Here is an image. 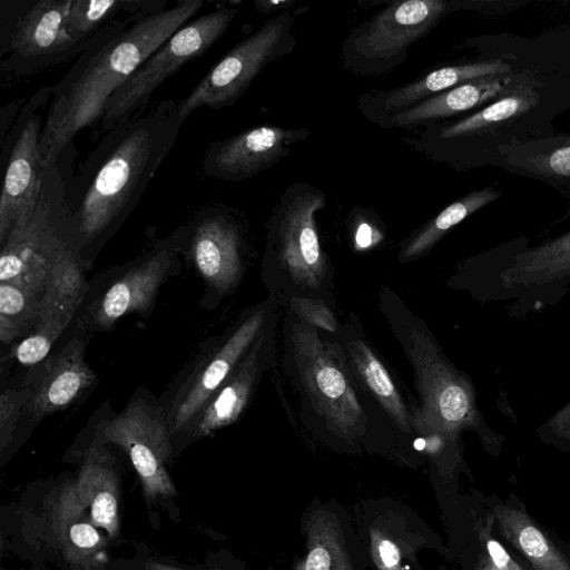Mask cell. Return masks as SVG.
Here are the masks:
<instances>
[{
	"instance_id": "1",
	"label": "cell",
	"mask_w": 570,
	"mask_h": 570,
	"mask_svg": "<svg viewBox=\"0 0 570 570\" xmlns=\"http://www.w3.org/2000/svg\"><path fill=\"white\" fill-rule=\"evenodd\" d=\"M204 4L203 0H181L156 13L120 18L89 39L52 86L40 141L47 167L58 164L81 130L100 122L115 92Z\"/></svg>"
},
{
	"instance_id": "2",
	"label": "cell",
	"mask_w": 570,
	"mask_h": 570,
	"mask_svg": "<svg viewBox=\"0 0 570 570\" xmlns=\"http://www.w3.org/2000/svg\"><path fill=\"white\" fill-rule=\"evenodd\" d=\"M181 120L170 99L105 132L66 188L80 247L108 237L127 219L175 146Z\"/></svg>"
},
{
	"instance_id": "3",
	"label": "cell",
	"mask_w": 570,
	"mask_h": 570,
	"mask_svg": "<svg viewBox=\"0 0 570 570\" xmlns=\"http://www.w3.org/2000/svg\"><path fill=\"white\" fill-rule=\"evenodd\" d=\"M570 110V75L539 71L514 91L442 126L438 139L459 169L493 166L500 149L546 138Z\"/></svg>"
},
{
	"instance_id": "4",
	"label": "cell",
	"mask_w": 570,
	"mask_h": 570,
	"mask_svg": "<svg viewBox=\"0 0 570 570\" xmlns=\"http://www.w3.org/2000/svg\"><path fill=\"white\" fill-rule=\"evenodd\" d=\"M238 12L223 7L202 14L177 30L115 92L99 122L106 132L147 109L151 96L189 61L204 56L226 32Z\"/></svg>"
},
{
	"instance_id": "5",
	"label": "cell",
	"mask_w": 570,
	"mask_h": 570,
	"mask_svg": "<svg viewBox=\"0 0 570 570\" xmlns=\"http://www.w3.org/2000/svg\"><path fill=\"white\" fill-rule=\"evenodd\" d=\"M51 94L52 86L35 92L1 137V245L13 229L32 218L41 197L47 170L40 151L42 111L48 107Z\"/></svg>"
},
{
	"instance_id": "6",
	"label": "cell",
	"mask_w": 570,
	"mask_h": 570,
	"mask_svg": "<svg viewBox=\"0 0 570 570\" xmlns=\"http://www.w3.org/2000/svg\"><path fill=\"white\" fill-rule=\"evenodd\" d=\"M451 10L452 1L444 0L392 2L347 36L342 43L344 66L360 75L391 71Z\"/></svg>"
},
{
	"instance_id": "7",
	"label": "cell",
	"mask_w": 570,
	"mask_h": 570,
	"mask_svg": "<svg viewBox=\"0 0 570 570\" xmlns=\"http://www.w3.org/2000/svg\"><path fill=\"white\" fill-rule=\"evenodd\" d=\"M294 18L289 11L276 16L226 52L177 104L181 120L200 108L233 106L267 65L291 52Z\"/></svg>"
},
{
	"instance_id": "8",
	"label": "cell",
	"mask_w": 570,
	"mask_h": 570,
	"mask_svg": "<svg viewBox=\"0 0 570 570\" xmlns=\"http://www.w3.org/2000/svg\"><path fill=\"white\" fill-rule=\"evenodd\" d=\"M291 340L301 381L316 412L342 438L353 439L364 432V410L331 346L304 323L292 326Z\"/></svg>"
},
{
	"instance_id": "9",
	"label": "cell",
	"mask_w": 570,
	"mask_h": 570,
	"mask_svg": "<svg viewBox=\"0 0 570 570\" xmlns=\"http://www.w3.org/2000/svg\"><path fill=\"white\" fill-rule=\"evenodd\" d=\"M72 0H39L13 21L2 46L1 71L26 77L78 57L87 43L75 40L66 21Z\"/></svg>"
},
{
	"instance_id": "10",
	"label": "cell",
	"mask_w": 570,
	"mask_h": 570,
	"mask_svg": "<svg viewBox=\"0 0 570 570\" xmlns=\"http://www.w3.org/2000/svg\"><path fill=\"white\" fill-rule=\"evenodd\" d=\"M325 204L322 190L296 183L281 195L271 220L283 266L296 284L308 288H317L325 273L315 218Z\"/></svg>"
},
{
	"instance_id": "11",
	"label": "cell",
	"mask_w": 570,
	"mask_h": 570,
	"mask_svg": "<svg viewBox=\"0 0 570 570\" xmlns=\"http://www.w3.org/2000/svg\"><path fill=\"white\" fill-rule=\"evenodd\" d=\"M169 432L167 421L141 403L130 404L102 430L107 441L128 454L149 501L176 494L165 466L170 454Z\"/></svg>"
},
{
	"instance_id": "12",
	"label": "cell",
	"mask_w": 570,
	"mask_h": 570,
	"mask_svg": "<svg viewBox=\"0 0 570 570\" xmlns=\"http://www.w3.org/2000/svg\"><path fill=\"white\" fill-rule=\"evenodd\" d=\"M407 351L415 367L423 407L419 412L443 432H453L472 420V399L465 382L443 360L430 336L413 331Z\"/></svg>"
},
{
	"instance_id": "13",
	"label": "cell",
	"mask_w": 570,
	"mask_h": 570,
	"mask_svg": "<svg viewBox=\"0 0 570 570\" xmlns=\"http://www.w3.org/2000/svg\"><path fill=\"white\" fill-rule=\"evenodd\" d=\"M308 135L306 129L259 126L212 141L202 159L208 177L242 181L273 167L291 153V147Z\"/></svg>"
},
{
	"instance_id": "14",
	"label": "cell",
	"mask_w": 570,
	"mask_h": 570,
	"mask_svg": "<svg viewBox=\"0 0 570 570\" xmlns=\"http://www.w3.org/2000/svg\"><path fill=\"white\" fill-rule=\"evenodd\" d=\"M540 70L521 67L507 73L482 77L432 96L407 109L394 112L383 124L409 128L426 121L463 116L514 91Z\"/></svg>"
},
{
	"instance_id": "15",
	"label": "cell",
	"mask_w": 570,
	"mask_h": 570,
	"mask_svg": "<svg viewBox=\"0 0 570 570\" xmlns=\"http://www.w3.org/2000/svg\"><path fill=\"white\" fill-rule=\"evenodd\" d=\"M189 227L195 266L212 286L227 292L242 274L240 233L235 218L223 206H207Z\"/></svg>"
},
{
	"instance_id": "16",
	"label": "cell",
	"mask_w": 570,
	"mask_h": 570,
	"mask_svg": "<svg viewBox=\"0 0 570 570\" xmlns=\"http://www.w3.org/2000/svg\"><path fill=\"white\" fill-rule=\"evenodd\" d=\"M264 309H257L229 336L175 400L167 419L173 433L186 430L205 403L224 384L258 337Z\"/></svg>"
},
{
	"instance_id": "17",
	"label": "cell",
	"mask_w": 570,
	"mask_h": 570,
	"mask_svg": "<svg viewBox=\"0 0 570 570\" xmlns=\"http://www.w3.org/2000/svg\"><path fill=\"white\" fill-rule=\"evenodd\" d=\"M494 167L509 174L547 184L564 199L567 208L556 222L570 218V134L559 132L523 144L503 147Z\"/></svg>"
},
{
	"instance_id": "18",
	"label": "cell",
	"mask_w": 570,
	"mask_h": 570,
	"mask_svg": "<svg viewBox=\"0 0 570 570\" xmlns=\"http://www.w3.org/2000/svg\"><path fill=\"white\" fill-rule=\"evenodd\" d=\"M96 380L83 358V346L78 338L70 341L57 355L50 357L28 390L27 401L36 420L57 412L73 402Z\"/></svg>"
},
{
	"instance_id": "19",
	"label": "cell",
	"mask_w": 570,
	"mask_h": 570,
	"mask_svg": "<svg viewBox=\"0 0 570 570\" xmlns=\"http://www.w3.org/2000/svg\"><path fill=\"white\" fill-rule=\"evenodd\" d=\"M518 68L521 66L509 55L445 66L404 86L380 91L372 99L380 107L381 117L385 118L468 81Z\"/></svg>"
},
{
	"instance_id": "20",
	"label": "cell",
	"mask_w": 570,
	"mask_h": 570,
	"mask_svg": "<svg viewBox=\"0 0 570 570\" xmlns=\"http://www.w3.org/2000/svg\"><path fill=\"white\" fill-rule=\"evenodd\" d=\"M171 261L173 253L160 248L131 268L104 294L95 312V322L109 327L130 312L149 308Z\"/></svg>"
},
{
	"instance_id": "21",
	"label": "cell",
	"mask_w": 570,
	"mask_h": 570,
	"mask_svg": "<svg viewBox=\"0 0 570 570\" xmlns=\"http://www.w3.org/2000/svg\"><path fill=\"white\" fill-rule=\"evenodd\" d=\"M263 343L264 336L258 335L229 377L191 421L187 428L190 434L209 435L239 417L254 389Z\"/></svg>"
},
{
	"instance_id": "22",
	"label": "cell",
	"mask_w": 570,
	"mask_h": 570,
	"mask_svg": "<svg viewBox=\"0 0 570 570\" xmlns=\"http://www.w3.org/2000/svg\"><path fill=\"white\" fill-rule=\"evenodd\" d=\"M52 524L68 561L81 570L98 567L105 540L82 504L75 482L65 487L56 501Z\"/></svg>"
},
{
	"instance_id": "23",
	"label": "cell",
	"mask_w": 570,
	"mask_h": 570,
	"mask_svg": "<svg viewBox=\"0 0 570 570\" xmlns=\"http://www.w3.org/2000/svg\"><path fill=\"white\" fill-rule=\"evenodd\" d=\"M569 275L570 229L534 247L518 252L501 276L512 285H535Z\"/></svg>"
},
{
	"instance_id": "24",
	"label": "cell",
	"mask_w": 570,
	"mask_h": 570,
	"mask_svg": "<svg viewBox=\"0 0 570 570\" xmlns=\"http://www.w3.org/2000/svg\"><path fill=\"white\" fill-rule=\"evenodd\" d=\"M92 523L115 538L119 530L118 487L114 471L97 455L85 460L75 482Z\"/></svg>"
},
{
	"instance_id": "25",
	"label": "cell",
	"mask_w": 570,
	"mask_h": 570,
	"mask_svg": "<svg viewBox=\"0 0 570 570\" xmlns=\"http://www.w3.org/2000/svg\"><path fill=\"white\" fill-rule=\"evenodd\" d=\"M166 0H72L66 28L77 41L87 43L114 20L144 17L167 9Z\"/></svg>"
},
{
	"instance_id": "26",
	"label": "cell",
	"mask_w": 570,
	"mask_h": 570,
	"mask_svg": "<svg viewBox=\"0 0 570 570\" xmlns=\"http://www.w3.org/2000/svg\"><path fill=\"white\" fill-rule=\"evenodd\" d=\"M503 190L489 185L468 193L422 226L401 250L402 261H411L424 255L454 226L498 200Z\"/></svg>"
},
{
	"instance_id": "27",
	"label": "cell",
	"mask_w": 570,
	"mask_h": 570,
	"mask_svg": "<svg viewBox=\"0 0 570 570\" xmlns=\"http://www.w3.org/2000/svg\"><path fill=\"white\" fill-rule=\"evenodd\" d=\"M353 371L363 385L382 405L393 422L404 432L411 431V416L386 368L373 351L361 340L347 344Z\"/></svg>"
},
{
	"instance_id": "28",
	"label": "cell",
	"mask_w": 570,
	"mask_h": 570,
	"mask_svg": "<svg viewBox=\"0 0 570 570\" xmlns=\"http://www.w3.org/2000/svg\"><path fill=\"white\" fill-rule=\"evenodd\" d=\"M306 553L295 570H353L338 523L328 512H315L307 522Z\"/></svg>"
},
{
	"instance_id": "29",
	"label": "cell",
	"mask_w": 570,
	"mask_h": 570,
	"mask_svg": "<svg viewBox=\"0 0 570 570\" xmlns=\"http://www.w3.org/2000/svg\"><path fill=\"white\" fill-rule=\"evenodd\" d=\"M40 298L9 283H0V340L10 343L37 325Z\"/></svg>"
},
{
	"instance_id": "30",
	"label": "cell",
	"mask_w": 570,
	"mask_h": 570,
	"mask_svg": "<svg viewBox=\"0 0 570 570\" xmlns=\"http://www.w3.org/2000/svg\"><path fill=\"white\" fill-rule=\"evenodd\" d=\"M70 320L69 317H57L38 323L36 332L16 346L13 353L18 362L23 365H32L42 361Z\"/></svg>"
},
{
	"instance_id": "31",
	"label": "cell",
	"mask_w": 570,
	"mask_h": 570,
	"mask_svg": "<svg viewBox=\"0 0 570 570\" xmlns=\"http://www.w3.org/2000/svg\"><path fill=\"white\" fill-rule=\"evenodd\" d=\"M27 401L23 391L7 389L0 395V448L11 441L20 409Z\"/></svg>"
},
{
	"instance_id": "32",
	"label": "cell",
	"mask_w": 570,
	"mask_h": 570,
	"mask_svg": "<svg viewBox=\"0 0 570 570\" xmlns=\"http://www.w3.org/2000/svg\"><path fill=\"white\" fill-rule=\"evenodd\" d=\"M292 309L308 325L318 326L330 332H335L337 322L332 311L321 301L305 297H293Z\"/></svg>"
},
{
	"instance_id": "33",
	"label": "cell",
	"mask_w": 570,
	"mask_h": 570,
	"mask_svg": "<svg viewBox=\"0 0 570 570\" xmlns=\"http://www.w3.org/2000/svg\"><path fill=\"white\" fill-rule=\"evenodd\" d=\"M372 556L379 570H401V551L395 542L372 533Z\"/></svg>"
},
{
	"instance_id": "34",
	"label": "cell",
	"mask_w": 570,
	"mask_h": 570,
	"mask_svg": "<svg viewBox=\"0 0 570 570\" xmlns=\"http://www.w3.org/2000/svg\"><path fill=\"white\" fill-rule=\"evenodd\" d=\"M519 541L523 551L530 557L541 558L548 552V544L544 538L534 527L524 528Z\"/></svg>"
},
{
	"instance_id": "35",
	"label": "cell",
	"mask_w": 570,
	"mask_h": 570,
	"mask_svg": "<svg viewBox=\"0 0 570 570\" xmlns=\"http://www.w3.org/2000/svg\"><path fill=\"white\" fill-rule=\"evenodd\" d=\"M488 550L497 567L502 568L507 566L510 558L497 541H489Z\"/></svg>"
},
{
	"instance_id": "36",
	"label": "cell",
	"mask_w": 570,
	"mask_h": 570,
	"mask_svg": "<svg viewBox=\"0 0 570 570\" xmlns=\"http://www.w3.org/2000/svg\"><path fill=\"white\" fill-rule=\"evenodd\" d=\"M145 570H183L169 564L156 562V561H148L145 564Z\"/></svg>"
}]
</instances>
